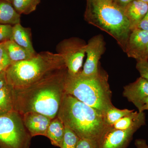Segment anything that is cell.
Instances as JSON below:
<instances>
[{"instance_id": "33", "label": "cell", "mask_w": 148, "mask_h": 148, "mask_svg": "<svg viewBox=\"0 0 148 148\" xmlns=\"http://www.w3.org/2000/svg\"><path fill=\"white\" fill-rule=\"evenodd\" d=\"M7 68L8 67H5V66L0 65V73L6 71V70Z\"/></svg>"}, {"instance_id": "8", "label": "cell", "mask_w": 148, "mask_h": 148, "mask_svg": "<svg viewBox=\"0 0 148 148\" xmlns=\"http://www.w3.org/2000/svg\"><path fill=\"white\" fill-rule=\"evenodd\" d=\"M105 43L102 35L92 37L86 44V53L87 58L83 69L79 73L85 77L92 76L98 74L99 71V60L105 51Z\"/></svg>"}, {"instance_id": "24", "label": "cell", "mask_w": 148, "mask_h": 148, "mask_svg": "<svg viewBox=\"0 0 148 148\" xmlns=\"http://www.w3.org/2000/svg\"><path fill=\"white\" fill-rule=\"evenodd\" d=\"M136 68L140 73V77L148 81V60L141 59L138 60Z\"/></svg>"}, {"instance_id": "5", "label": "cell", "mask_w": 148, "mask_h": 148, "mask_svg": "<svg viewBox=\"0 0 148 148\" xmlns=\"http://www.w3.org/2000/svg\"><path fill=\"white\" fill-rule=\"evenodd\" d=\"M85 13L88 24L108 33L124 51L131 33L130 24L123 9L110 0H87Z\"/></svg>"}, {"instance_id": "17", "label": "cell", "mask_w": 148, "mask_h": 148, "mask_svg": "<svg viewBox=\"0 0 148 148\" xmlns=\"http://www.w3.org/2000/svg\"><path fill=\"white\" fill-rule=\"evenodd\" d=\"M21 14L16 12L11 3L0 0V24L14 25L20 23Z\"/></svg>"}, {"instance_id": "13", "label": "cell", "mask_w": 148, "mask_h": 148, "mask_svg": "<svg viewBox=\"0 0 148 148\" xmlns=\"http://www.w3.org/2000/svg\"><path fill=\"white\" fill-rule=\"evenodd\" d=\"M123 10L129 21L132 32L147 13L148 4L141 0H135L128 4Z\"/></svg>"}, {"instance_id": "1", "label": "cell", "mask_w": 148, "mask_h": 148, "mask_svg": "<svg viewBox=\"0 0 148 148\" xmlns=\"http://www.w3.org/2000/svg\"><path fill=\"white\" fill-rule=\"evenodd\" d=\"M67 73L62 69L29 86L13 88L14 110L21 115L34 112L55 118L65 93Z\"/></svg>"}, {"instance_id": "3", "label": "cell", "mask_w": 148, "mask_h": 148, "mask_svg": "<svg viewBox=\"0 0 148 148\" xmlns=\"http://www.w3.org/2000/svg\"><path fill=\"white\" fill-rule=\"evenodd\" d=\"M65 69L60 54L43 51L28 60L11 64L6 70V77L8 84L14 88H23Z\"/></svg>"}, {"instance_id": "27", "label": "cell", "mask_w": 148, "mask_h": 148, "mask_svg": "<svg viewBox=\"0 0 148 148\" xmlns=\"http://www.w3.org/2000/svg\"><path fill=\"white\" fill-rule=\"evenodd\" d=\"M135 29H140L148 32V11L143 19L139 22Z\"/></svg>"}, {"instance_id": "15", "label": "cell", "mask_w": 148, "mask_h": 148, "mask_svg": "<svg viewBox=\"0 0 148 148\" xmlns=\"http://www.w3.org/2000/svg\"><path fill=\"white\" fill-rule=\"evenodd\" d=\"M145 124L146 115L144 112L133 111L129 114L118 121L112 127L114 129L124 130L133 127L140 128Z\"/></svg>"}, {"instance_id": "14", "label": "cell", "mask_w": 148, "mask_h": 148, "mask_svg": "<svg viewBox=\"0 0 148 148\" xmlns=\"http://www.w3.org/2000/svg\"><path fill=\"white\" fill-rule=\"evenodd\" d=\"M11 40L34 55L36 54L32 44L29 28L23 27L20 23L14 25Z\"/></svg>"}, {"instance_id": "20", "label": "cell", "mask_w": 148, "mask_h": 148, "mask_svg": "<svg viewBox=\"0 0 148 148\" xmlns=\"http://www.w3.org/2000/svg\"><path fill=\"white\" fill-rule=\"evenodd\" d=\"M41 0H12L11 3L19 14H29L36 9Z\"/></svg>"}, {"instance_id": "31", "label": "cell", "mask_w": 148, "mask_h": 148, "mask_svg": "<svg viewBox=\"0 0 148 148\" xmlns=\"http://www.w3.org/2000/svg\"><path fill=\"white\" fill-rule=\"evenodd\" d=\"M7 84L5 71L0 73V89Z\"/></svg>"}, {"instance_id": "23", "label": "cell", "mask_w": 148, "mask_h": 148, "mask_svg": "<svg viewBox=\"0 0 148 148\" xmlns=\"http://www.w3.org/2000/svg\"><path fill=\"white\" fill-rule=\"evenodd\" d=\"M13 26L0 24V43L11 40Z\"/></svg>"}, {"instance_id": "10", "label": "cell", "mask_w": 148, "mask_h": 148, "mask_svg": "<svg viewBox=\"0 0 148 148\" xmlns=\"http://www.w3.org/2000/svg\"><path fill=\"white\" fill-rule=\"evenodd\" d=\"M148 43V31L135 29L130 33L124 51L138 61L143 57Z\"/></svg>"}, {"instance_id": "30", "label": "cell", "mask_w": 148, "mask_h": 148, "mask_svg": "<svg viewBox=\"0 0 148 148\" xmlns=\"http://www.w3.org/2000/svg\"><path fill=\"white\" fill-rule=\"evenodd\" d=\"M135 145L136 148H148L147 142L143 139H137L135 140Z\"/></svg>"}, {"instance_id": "26", "label": "cell", "mask_w": 148, "mask_h": 148, "mask_svg": "<svg viewBox=\"0 0 148 148\" xmlns=\"http://www.w3.org/2000/svg\"><path fill=\"white\" fill-rule=\"evenodd\" d=\"M76 148H98V142L90 139L79 138Z\"/></svg>"}, {"instance_id": "2", "label": "cell", "mask_w": 148, "mask_h": 148, "mask_svg": "<svg viewBox=\"0 0 148 148\" xmlns=\"http://www.w3.org/2000/svg\"><path fill=\"white\" fill-rule=\"evenodd\" d=\"M57 117L79 138L98 141L110 127L104 114L74 96L64 93Z\"/></svg>"}, {"instance_id": "4", "label": "cell", "mask_w": 148, "mask_h": 148, "mask_svg": "<svg viewBox=\"0 0 148 148\" xmlns=\"http://www.w3.org/2000/svg\"><path fill=\"white\" fill-rule=\"evenodd\" d=\"M65 93L74 96L86 105L105 114L114 107L108 75L99 70L98 74L85 77L79 73L71 76L67 73L65 78Z\"/></svg>"}, {"instance_id": "7", "label": "cell", "mask_w": 148, "mask_h": 148, "mask_svg": "<svg viewBox=\"0 0 148 148\" xmlns=\"http://www.w3.org/2000/svg\"><path fill=\"white\" fill-rule=\"evenodd\" d=\"M86 43L77 38L62 40L56 47L57 53L64 58L68 74L75 75L79 73L86 53Z\"/></svg>"}, {"instance_id": "34", "label": "cell", "mask_w": 148, "mask_h": 148, "mask_svg": "<svg viewBox=\"0 0 148 148\" xmlns=\"http://www.w3.org/2000/svg\"><path fill=\"white\" fill-rule=\"evenodd\" d=\"M141 1H143L144 2L147 3L148 4V0H141Z\"/></svg>"}, {"instance_id": "19", "label": "cell", "mask_w": 148, "mask_h": 148, "mask_svg": "<svg viewBox=\"0 0 148 148\" xmlns=\"http://www.w3.org/2000/svg\"><path fill=\"white\" fill-rule=\"evenodd\" d=\"M13 111L14 88L8 84L0 89V116Z\"/></svg>"}, {"instance_id": "12", "label": "cell", "mask_w": 148, "mask_h": 148, "mask_svg": "<svg viewBox=\"0 0 148 148\" xmlns=\"http://www.w3.org/2000/svg\"><path fill=\"white\" fill-rule=\"evenodd\" d=\"M123 95L138 109L142 101L148 96V81L141 77L138 78L124 86Z\"/></svg>"}, {"instance_id": "36", "label": "cell", "mask_w": 148, "mask_h": 148, "mask_svg": "<svg viewBox=\"0 0 148 148\" xmlns=\"http://www.w3.org/2000/svg\"><path fill=\"white\" fill-rule=\"evenodd\" d=\"M110 1H113V0H110Z\"/></svg>"}, {"instance_id": "32", "label": "cell", "mask_w": 148, "mask_h": 148, "mask_svg": "<svg viewBox=\"0 0 148 148\" xmlns=\"http://www.w3.org/2000/svg\"><path fill=\"white\" fill-rule=\"evenodd\" d=\"M141 59H146L148 60V43L146 48V50L145 51V53L143 54V57ZM140 59V60H141Z\"/></svg>"}, {"instance_id": "35", "label": "cell", "mask_w": 148, "mask_h": 148, "mask_svg": "<svg viewBox=\"0 0 148 148\" xmlns=\"http://www.w3.org/2000/svg\"><path fill=\"white\" fill-rule=\"evenodd\" d=\"M5 1H7L11 3L12 2V0H5Z\"/></svg>"}, {"instance_id": "29", "label": "cell", "mask_w": 148, "mask_h": 148, "mask_svg": "<svg viewBox=\"0 0 148 148\" xmlns=\"http://www.w3.org/2000/svg\"><path fill=\"white\" fill-rule=\"evenodd\" d=\"M135 0H113V2L121 8L123 9L130 3Z\"/></svg>"}, {"instance_id": "22", "label": "cell", "mask_w": 148, "mask_h": 148, "mask_svg": "<svg viewBox=\"0 0 148 148\" xmlns=\"http://www.w3.org/2000/svg\"><path fill=\"white\" fill-rule=\"evenodd\" d=\"M79 139L73 130L65 125V133L61 148H76Z\"/></svg>"}, {"instance_id": "18", "label": "cell", "mask_w": 148, "mask_h": 148, "mask_svg": "<svg viewBox=\"0 0 148 148\" xmlns=\"http://www.w3.org/2000/svg\"><path fill=\"white\" fill-rule=\"evenodd\" d=\"M3 43L12 64L28 60L36 55L30 53L12 40H9Z\"/></svg>"}, {"instance_id": "6", "label": "cell", "mask_w": 148, "mask_h": 148, "mask_svg": "<svg viewBox=\"0 0 148 148\" xmlns=\"http://www.w3.org/2000/svg\"><path fill=\"white\" fill-rule=\"evenodd\" d=\"M32 138L16 111L0 116V148H29Z\"/></svg>"}, {"instance_id": "16", "label": "cell", "mask_w": 148, "mask_h": 148, "mask_svg": "<svg viewBox=\"0 0 148 148\" xmlns=\"http://www.w3.org/2000/svg\"><path fill=\"white\" fill-rule=\"evenodd\" d=\"M65 133V125L56 116L51 120L48 128L46 137L50 140L51 144L61 148Z\"/></svg>"}, {"instance_id": "28", "label": "cell", "mask_w": 148, "mask_h": 148, "mask_svg": "<svg viewBox=\"0 0 148 148\" xmlns=\"http://www.w3.org/2000/svg\"><path fill=\"white\" fill-rule=\"evenodd\" d=\"M138 109L139 112H143L145 110H148V96L142 101Z\"/></svg>"}, {"instance_id": "9", "label": "cell", "mask_w": 148, "mask_h": 148, "mask_svg": "<svg viewBox=\"0 0 148 148\" xmlns=\"http://www.w3.org/2000/svg\"><path fill=\"white\" fill-rule=\"evenodd\" d=\"M139 129L133 127L121 130L110 127L98 141V148H127Z\"/></svg>"}, {"instance_id": "11", "label": "cell", "mask_w": 148, "mask_h": 148, "mask_svg": "<svg viewBox=\"0 0 148 148\" xmlns=\"http://www.w3.org/2000/svg\"><path fill=\"white\" fill-rule=\"evenodd\" d=\"M24 125L32 137L38 135L46 136L48 128L52 119L49 117L30 112L21 115Z\"/></svg>"}, {"instance_id": "25", "label": "cell", "mask_w": 148, "mask_h": 148, "mask_svg": "<svg viewBox=\"0 0 148 148\" xmlns=\"http://www.w3.org/2000/svg\"><path fill=\"white\" fill-rule=\"evenodd\" d=\"M12 64L4 43H0V65L8 67Z\"/></svg>"}, {"instance_id": "21", "label": "cell", "mask_w": 148, "mask_h": 148, "mask_svg": "<svg viewBox=\"0 0 148 148\" xmlns=\"http://www.w3.org/2000/svg\"><path fill=\"white\" fill-rule=\"evenodd\" d=\"M128 109L120 110L114 106L109 109L105 114V121L110 127H112L116 122L125 116L127 115L132 111Z\"/></svg>"}]
</instances>
